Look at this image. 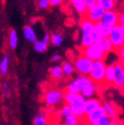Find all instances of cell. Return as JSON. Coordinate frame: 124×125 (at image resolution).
Wrapping results in <instances>:
<instances>
[{"label":"cell","mask_w":124,"mask_h":125,"mask_svg":"<svg viewBox=\"0 0 124 125\" xmlns=\"http://www.w3.org/2000/svg\"><path fill=\"white\" fill-rule=\"evenodd\" d=\"M64 102L65 104L69 105L72 114L77 116L78 118H83L84 116V104L86 99L82 94H74L65 92L64 93Z\"/></svg>","instance_id":"1"},{"label":"cell","mask_w":124,"mask_h":125,"mask_svg":"<svg viewBox=\"0 0 124 125\" xmlns=\"http://www.w3.org/2000/svg\"><path fill=\"white\" fill-rule=\"evenodd\" d=\"M94 28L95 23L86 20V18L80 22V33H82V35H80V45H82L83 49L91 46L93 44L92 33Z\"/></svg>","instance_id":"2"},{"label":"cell","mask_w":124,"mask_h":125,"mask_svg":"<svg viewBox=\"0 0 124 125\" xmlns=\"http://www.w3.org/2000/svg\"><path fill=\"white\" fill-rule=\"evenodd\" d=\"M93 64H94V61L91 60L88 57H85V56L83 54L80 56H78L77 58H75V60L73 62L75 71L79 74V75H83V76L90 75L92 68H93Z\"/></svg>","instance_id":"3"},{"label":"cell","mask_w":124,"mask_h":125,"mask_svg":"<svg viewBox=\"0 0 124 125\" xmlns=\"http://www.w3.org/2000/svg\"><path fill=\"white\" fill-rule=\"evenodd\" d=\"M64 93L62 90L51 89L45 93L43 99L48 107H56L64 102Z\"/></svg>","instance_id":"4"},{"label":"cell","mask_w":124,"mask_h":125,"mask_svg":"<svg viewBox=\"0 0 124 125\" xmlns=\"http://www.w3.org/2000/svg\"><path fill=\"white\" fill-rule=\"evenodd\" d=\"M106 67L104 60H97L94 61L92 71L90 73L89 77L95 83H104L105 82V73H106Z\"/></svg>","instance_id":"5"},{"label":"cell","mask_w":124,"mask_h":125,"mask_svg":"<svg viewBox=\"0 0 124 125\" xmlns=\"http://www.w3.org/2000/svg\"><path fill=\"white\" fill-rule=\"evenodd\" d=\"M83 55L90 58L93 61L104 60L106 53L101 45V43H93L91 46L83 49Z\"/></svg>","instance_id":"6"},{"label":"cell","mask_w":124,"mask_h":125,"mask_svg":"<svg viewBox=\"0 0 124 125\" xmlns=\"http://www.w3.org/2000/svg\"><path fill=\"white\" fill-rule=\"evenodd\" d=\"M109 40L112 43V46L114 48V51H118V50L122 47L123 43H124V33L122 31L121 24L118 23L117 26L112 28L111 33L109 35Z\"/></svg>","instance_id":"7"},{"label":"cell","mask_w":124,"mask_h":125,"mask_svg":"<svg viewBox=\"0 0 124 125\" xmlns=\"http://www.w3.org/2000/svg\"><path fill=\"white\" fill-rule=\"evenodd\" d=\"M105 11L106 10H105L103 7L96 4V5L93 6V7L88 8V10H86L85 14H84V18H86V20H89L90 21L94 22V23H97L99 21H101Z\"/></svg>","instance_id":"8"},{"label":"cell","mask_w":124,"mask_h":125,"mask_svg":"<svg viewBox=\"0 0 124 125\" xmlns=\"http://www.w3.org/2000/svg\"><path fill=\"white\" fill-rule=\"evenodd\" d=\"M101 22L105 27L112 29L119 23V13H117L114 10L105 11V13L101 20Z\"/></svg>","instance_id":"9"},{"label":"cell","mask_w":124,"mask_h":125,"mask_svg":"<svg viewBox=\"0 0 124 125\" xmlns=\"http://www.w3.org/2000/svg\"><path fill=\"white\" fill-rule=\"evenodd\" d=\"M113 84L119 90H124V69L120 63L114 64V79Z\"/></svg>","instance_id":"10"},{"label":"cell","mask_w":124,"mask_h":125,"mask_svg":"<svg viewBox=\"0 0 124 125\" xmlns=\"http://www.w3.org/2000/svg\"><path fill=\"white\" fill-rule=\"evenodd\" d=\"M105 115H107L106 110H105V108L101 105L100 107H98L96 110L93 111L92 113H90L89 115H85L84 117H85V121L88 123H90V124H92L93 122L98 121L100 118H102Z\"/></svg>","instance_id":"11"},{"label":"cell","mask_w":124,"mask_h":125,"mask_svg":"<svg viewBox=\"0 0 124 125\" xmlns=\"http://www.w3.org/2000/svg\"><path fill=\"white\" fill-rule=\"evenodd\" d=\"M100 106H101V102L99 99L97 98L86 99V102L84 104V116L89 115L94 110H96L98 107H100Z\"/></svg>","instance_id":"12"},{"label":"cell","mask_w":124,"mask_h":125,"mask_svg":"<svg viewBox=\"0 0 124 125\" xmlns=\"http://www.w3.org/2000/svg\"><path fill=\"white\" fill-rule=\"evenodd\" d=\"M22 34L24 39L31 43H35L37 41V33L35 32V30L33 27L31 26H26L22 30Z\"/></svg>","instance_id":"13"},{"label":"cell","mask_w":124,"mask_h":125,"mask_svg":"<svg viewBox=\"0 0 124 125\" xmlns=\"http://www.w3.org/2000/svg\"><path fill=\"white\" fill-rule=\"evenodd\" d=\"M69 2L71 3V5L73 6V8L76 10V12H78L79 14L84 15L88 7L85 5L84 0H69Z\"/></svg>","instance_id":"14"},{"label":"cell","mask_w":124,"mask_h":125,"mask_svg":"<svg viewBox=\"0 0 124 125\" xmlns=\"http://www.w3.org/2000/svg\"><path fill=\"white\" fill-rule=\"evenodd\" d=\"M61 68H62V72H63V76H71L73 72L75 71V69H74V65L73 63H71L70 61H64L62 62L61 64Z\"/></svg>","instance_id":"15"},{"label":"cell","mask_w":124,"mask_h":125,"mask_svg":"<svg viewBox=\"0 0 124 125\" xmlns=\"http://www.w3.org/2000/svg\"><path fill=\"white\" fill-rule=\"evenodd\" d=\"M96 92H97V86H96L95 83H92L88 86H85L80 94H82L85 99H91V98H94V96L96 95Z\"/></svg>","instance_id":"16"},{"label":"cell","mask_w":124,"mask_h":125,"mask_svg":"<svg viewBox=\"0 0 124 125\" xmlns=\"http://www.w3.org/2000/svg\"><path fill=\"white\" fill-rule=\"evenodd\" d=\"M17 43H18L17 32L14 29H11L8 34V45L11 49H15L17 47Z\"/></svg>","instance_id":"17"},{"label":"cell","mask_w":124,"mask_h":125,"mask_svg":"<svg viewBox=\"0 0 124 125\" xmlns=\"http://www.w3.org/2000/svg\"><path fill=\"white\" fill-rule=\"evenodd\" d=\"M8 67H9V57L8 55H4L2 59L0 60V74L1 75L7 74Z\"/></svg>","instance_id":"18"},{"label":"cell","mask_w":124,"mask_h":125,"mask_svg":"<svg viewBox=\"0 0 124 125\" xmlns=\"http://www.w3.org/2000/svg\"><path fill=\"white\" fill-rule=\"evenodd\" d=\"M113 79H114V65H107L104 83L107 84H111L113 83Z\"/></svg>","instance_id":"19"},{"label":"cell","mask_w":124,"mask_h":125,"mask_svg":"<svg viewBox=\"0 0 124 125\" xmlns=\"http://www.w3.org/2000/svg\"><path fill=\"white\" fill-rule=\"evenodd\" d=\"M97 4L103 7L106 11L114 10L115 8V1L114 0H97Z\"/></svg>","instance_id":"20"},{"label":"cell","mask_w":124,"mask_h":125,"mask_svg":"<svg viewBox=\"0 0 124 125\" xmlns=\"http://www.w3.org/2000/svg\"><path fill=\"white\" fill-rule=\"evenodd\" d=\"M49 73H50V76L52 78L56 79V80H59L63 77V72H62V68L60 65L53 66L50 69V71H49Z\"/></svg>","instance_id":"21"},{"label":"cell","mask_w":124,"mask_h":125,"mask_svg":"<svg viewBox=\"0 0 124 125\" xmlns=\"http://www.w3.org/2000/svg\"><path fill=\"white\" fill-rule=\"evenodd\" d=\"M102 106L105 108L107 115H108V116H110L111 119H112V120H116V119H117V113H116V110H115V108H114L113 106L111 105L110 103H108V102H104Z\"/></svg>","instance_id":"22"},{"label":"cell","mask_w":124,"mask_h":125,"mask_svg":"<svg viewBox=\"0 0 124 125\" xmlns=\"http://www.w3.org/2000/svg\"><path fill=\"white\" fill-rule=\"evenodd\" d=\"M48 44H46L42 39L41 40H37L35 43H34V49L36 52H39V53H44L47 51L48 49Z\"/></svg>","instance_id":"23"},{"label":"cell","mask_w":124,"mask_h":125,"mask_svg":"<svg viewBox=\"0 0 124 125\" xmlns=\"http://www.w3.org/2000/svg\"><path fill=\"white\" fill-rule=\"evenodd\" d=\"M92 39H93V43H101L102 40L104 39V36L102 35L101 31L96 27V24H95V28L92 33Z\"/></svg>","instance_id":"24"},{"label":"cell","mask_w":124,"mask_h":125,"mask_svg":"<svg viewBox=\"0 0 124 125\" xmlns=\"http://www.w3.org/2000/svg\"><path fill=\"white\" fill-rule=\"evenodd\" d=\"M33 125H49V122H48V119L45 114H39L35 117V119L33 121Z\"/></svg>","instance_id":"25"},{"label":"cell","mask_w":124,"mask_h":125,"mask_svg":"<svg viewBox=\"0 0 124 125\" xmlns=\"http://www.w3.org/2000/svg\"><path fill=\"white\" fill-rule=\"evenodd\" d=\"M101 45H102V47H103L104 51H105V53H106V54L114 51V48H113V46H112V43L110 42V40H109L108 37H106V38H104V39L102 40Z\"/></svg>","instance_id":"26"},{"label":"cell","mask_w":124,"mask_h":125,"mask_svg":"<svg viewBox=\"0 0 124 125\" xmlns=\"http://www.w3.org/2000/svg\"><path fill=\"white\" fill-rule=\"evenodd\" d=\"M63 42V37L59 33H54L51 35V44L55 47L60 46Z\"/></svg>","instance_id":"27"},{"label":"cell","mask_w":124,"mask_h":125,"mask_svg":"<svg viewBox=\"0 0 124 125\" xmlns=\"http://www.w3.org/2000/svg\"><path fill=\"white\" fill-rule=\"evenodd\" d=\"M95 24H96V27L101 31V33H102V35L104 36V38H106V37H109V35H110V33H111V30H112V29H110V28H108V27H105L101 21H99V22H97V23H95Z\"/></svg>","instance_id":"28"},{"label":"cell","mask_w":124,"mask_h":125,"mask_svg":"<svg viewBox=\"0 0 124 125\" xmlns=\"http://www.w3.org/2000/svg\"><path fill=\"white\" fill-rule=\"evenodd\" d=\"M79 119L80 118H78L77 116L71 114L70 116L64 118V121H65L64 123H66L68 125H78L79 124Z\"/></svg>","instance_id":"29"},{"label":"cell","mask_w":124,"mask_h":125,"mask_svg":"<svg viewBox=\"0 0 124 125\" xmlns=\"http://www.w3.org/2000/svg\"><path fill=\"white\" fill-rule=\"evenodd\" d=\"M112 121V119L110 118V116L108 115H105L103 116L102 118H100L98 121H95V122H93L92 124L90 125H109V123Z\"/></svg>","instance_id":"30"},{"label":"cell","mask_w":124,"mask_h":125,"mask_svg":"<svg viewBox=\"0 0 124 125\" xmlns=\"http://www.w3.org/2000/svg\"><path fill=\"white\" fill-rule=\"evenodd\" d=\"M60 112H61V117L63 118V119H64V118H66V117H68V116H70L72 114V111H71L70 106L67 105V104L62 106Z\"/></svg>","instance_id":"31"},{"label":"cell","mask_w":124,"mask_h":125,"mask_svg":"<svg viewBox=\"0 0 124 125\" xmlns=\"http://www.w3.org/2000/svg\"><path fill=\"white\" fill-rule=\"evenodd\" d=\"M1 91H2V94L5 98H8L9 95H10V91H9V85H8V83L4 82L2 84H1Z\"/></svg>","instance_id":"32"},{"label":"cell","mask_w":124,"mask_h":125,"mask_svg":"<svg viewBox=\"0 0 124 125\" xmlns=\"http://www.w3.org/2000/svg\"><path fill=\"white\" fill-rule=\"evenodd\" d=\"M49 6H50L49 0H39L38 1V7L41 9H47Z\"/></svg>","instance_id":"33"},{"label":"cell","mask_w":124,"mask_h":125,"mask_svg":"<svg viewBox=\"0 0 124 125\" xmlns=\"http://www.w3.org/2000/svg\"><path fill=\"white\" fill-rule=\"evenodd\" d=\"M84 2H85L86 7L90 8V7H93L94 5L97 4V0H84Z\"/></svg>","instance_id":"34"},{"label":"cell","mask_w":124,"mask_h":125,"mask_svg":"<svg viewBox=\"0 0 124 125\" xmlns=\"http://www.w3.org/2000/svg\"><path fill=\"white\" fill-rule=\"evenodd\" d=\"M63 0H49V3H50V6H57L59 4L62 3Z\"/></svg>","instance_id":"35"},{"label":"cell","mask_w":124,"mask_h":125,"mask_svg":"<svg viewBox=\"0 0 124 125\" xmlns=\"http://www.w3.org/2000/svg\"><path fill=\"white\" fill-rule=\"evenodd\" d=\"M52 61H58V60H60L61 59V56L59 55V54H54L53 56H52Z\"/></svg>","instance_id":"36"},{"label":"cell","mask_w":124,"mask_h":125,"mask_svg":"<svg viewBox=\"0 0 124 125\" xmlns=\"http://www.w3.org/2000/svg\"><path fill=\"white\" fill-rule=\"evenodd\" d=\"M119 23L120 24H123L124 23V11L121 12V13L119 14Z\"/></svg>","instance_id":"37"},{"label":"cell","mask_w":124,"mask_h":125,"mask_svg":"<svg viewBox=\"0 0 124 125\" xmlns=\"http://www.w3.org/2000/svg\"><path fill=\"white\" fill-rule=\"evenodd\" d=\"M109 125H121V124L118 121H117V120H112V121L109 123Z\"/></svg>","instance_id":"38"},{"label":"cell","mask_w":124,"mask_h":125,"mask_svg":"<svg viewBox=\"0 0 124 125\" xmlns=\"http://www.w3.org/2000/svg\"><path fill=\"white\" fill-rule=\"evenodd\" d=\"M53 125H68V124H66V123H61L60 121H57V122H55Z\"/></svg>","instance_id":"39"},{"label":"cell","mask_w":124,"mask_h":125,"mask_svg":"<svg viewBox=\"0 0 124 125\" xmlns=\"http://www.w3.org/2000/svg\"><path fill=\"white\" fill-rule=\"evenodd\" d=\"M119 63H120V65L123 67V69H124V60H120V61H119Z\"/></svg>","instance_id":"40"},{"label":"cell","mask_w":124,"mask_h":125,"mask_svg":"<svg viewBox=\"0 0 124 125\" xmlns=\"http://www.w3.org/2000/svg\"><path fill=\"white\" fill-rule=\"evenodd\" d=\"M121 28H122V31H123V33H124V23L121 24Z\"/></svg>","instance_id":"41"},{"label":"cell","mask_w":124,"mask_h":125,"mask_svg":"<svg viewBox=\"0 0 124 125\" xmlns=\"http://www.w3.org/2000/svg\"><path fill=\"white\" fill-rule=\"evenodd\" d=\"M122 48H123V49H124V43H123V45H122Z\"/></svg>","instance_id":"42"},{"label":"cell","mask_w":124,"mask_h":125,"mask_svg":"<svg viewBox=\"0 0 124 125\" xmlns=\"http://www.w3.org/2000/svg\"><path fill=\"white\" fill-rule=\"evenodd\" d=\"M114 1H115V2H116V1H118V0H114Z\"/></svg>","instance_id":"43"}]
</instances>
